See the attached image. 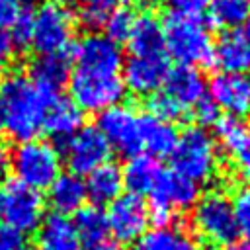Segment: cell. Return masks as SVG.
I'll list each match as a JSON object with an SVG mask.
<instances>
[{
	"mask_svg": "<svg viewBox=\"0 0 250 250\" xmlns=\"http://www.w3.org/2000/svg\"><path fill=\"white\" fill-rule=\"evenodd\" d=\"M61 152L49 141H21L10 152V168L18 182L35 191L49 189L61 174Z\"/></svg>",
	"mask_w": 250,
	"mask_h": 250,
	"instance_id": "cell-5",
	"label": "cell"
},
{
	"mask_svg": "<svg viewBox=\"0 0 250 250\" xmlns=\"http://www.w3.org/2000/svg\"><path fill=\"white\" fill-rule=\"evenodd\" d=\"M150 207H160L170 213H178L184 209H189L199 199V188L197 184L186 180L184 176L162 170L160 178L156 180L154 188L150 189Z\"/></svg>",
	"mask_w": 250,
	"mask_h": 250,
	"instance_id": "cell-13",
	"label": "cell"
},
{
	"mask_svg": "<svg viewBox=\"0 0 250 250\" xmlns=\"http://www.w3.org/2000/svg\"><path fill=\"white\" fill-rule=\"evenodd\" d=\"M35 250H82L72 219L66 215H47L37 227Z\"/></svg>",
	"mask_w": 250,
	"mask_h": 250,
	"instance_id": "cell-18",
	"label": "cell"
},
{
	"mask_svg": "<svg viewBox=\"0 0 250 250\" xmlns=\"http://www.w3.org/2000/svg\"><path fill=\"white\" fill-rule=\"evenodd\" d=\"M84 186H86V195L92 199L96 207L109 205L123 191L121 168L113 162H105L88 174V180L84 182Z\"/></svg>",
	"mask_w": 250,
	"mask_h": 250,
	"instance_id": "cell-22",
	"label": "cell"
},
{
	"mask_svg": "<svg viewBox=\"0 0 250 250\" xmlns=\"http://www.w3.org/2000/svg\"><path fill=\"white\" fill-rule=\"evenodd\" d=\"M207 12L215 27L236 31L250 20V0H209Z\"/></svg>",
	"mask_w": 250,
	"mask_h": 250,
	"instance_id": "cell-26",
	"label": "cell"
},
{
	"mask_svg": "<svg viewBox=\"0 0 250 250\" xmlns=\"http://www.w3.org/2000/svg\"><path fill=\"white\" fill-rule=\"evenodd\" d=\"M105 221L115 242H135L148 227V207L143 197L133 193H121L107 205Z\"/></svg>",
	"mask_w": 250,
	"mask_h": 250,
	"instance_id": "cell-11",
	"label": "cell"
},
{
	"mask_svg": "<svg viewBox=\"0 0 250 250\" xmlns=\"http://www.w3.org/2000/svg\"><path fill=\"white\" fill-rule=\"evenodd\" d=\"M20 250H35V248H27V246H21Z\"/></svg>",
	"mask_w": 250,
	"mask_h": 250,
	"instance_id": "cell-46",
	"label": "cell"
},
{
	"mask_svg": "<svg viewBox=\"0 0 250 250\" xmlns=\"http://www.w3.org/2000/svg\"><path fill=\"white\" fill-rule=\"evenodd\" d=\"M174 250H199V248H197V244H195L191 238H188V236H180V240H178V244H176Z\"/></svg>",
	"mask_w": 250,
	"mask_h": 250,
	"instance_id": "cell-40",
	"label": "cell"
},
{
	"mask_svg": "<svg viewBox=\"0 0 250 250\" xmlns=\"http://www.w3.org/2000/svg\"><path fill=\"white\" fill-rule=\"evenodd\" d=\"M244 131H246V125H244L238 117H232V115L219 117V121L215 123V133H217L219 145H221L229 154H232V152L236 150L238 143H240L242 137H244Z\"/></svg>",
	"mask_w": 250,
	"mask_h": 250,
	"instance_id": "cell-28",
	"label": "cell"
},
{
	"mask_svg": "<svg viewBox=\"0 0 250 250\" xmlns=\"http://www.w3.org/2000/svg\"><path fill=\"white\" fill-rule=\"evenodd\" d=\"M51 2H53V4H62L64 0H51Z\"/></svg>",
	"mask_w": 250,
	"mask_h": 250,
	"instance_id": "cell-45",
	"label": "cell"
},
{
	"mask_svg": "<svg viewBox=\"0 0 250 250\" xmlns=\"http://www.w3.org/2000/svg\"><path fill=\"white\" fill-rule=\"evenodd\" d=\"M2 203H4V186H0V211H2Z\"/></svg>",
	"mask_w": 250,
	"mask_h": 250,
	"instance_id": "cell-44",
	"label": "cell"
},
{
	"mask_svg": "<svg viewBox=\"0 0 250 250\" xmlns=\"http://www.w3.org/2000/svg\"><path fill=\"white\" fill-rule=\"evenodd\" d=\"M70 76V57L66 53L43 55L31 64L29 78L47 92L59 94V90L68 82Z\"/></svg>",
	"mask_w": 250,
	"mask_h": 250,
	"instance_id": "cell-25",
	"label": "cell"
},
{
	"mask_svg": "<svg viewBox=\"0 0 250 250\" xmlns=\"http://www.w3.org/2000/svg\"><path fill=\"white\" fill-rule=\"evenodd\" d=\"M74 37V18L62 4L47 2L33 12L31 47L43 55L66 53Z\"/></svg>",
	"mask_w": 250,
	"mask_h": 250,
	"instance_id": "cell-7",
	"label": "cell"
},
{
	"mask_svg": "<svg viewBox=\"0 0 250 250\" xmlns=\"http://www.w3.org/2000/svg\"><path fill=\"white\" fill-rule=\"evenodd\" d=\"M31 23H33V12L23 10L20 14V18L16 20V23L8 29L18 45V49H25L31 45Z\"/></svg>",
	"mask_w": 250,
	"mask_h": 250,
	"instance_id": "cell-32",
	"label": "cell"
},
{
	"mask_svg": "<svg viewBox=\"0 0 250 250\" xmlns=\"http://www.w3.org/2000/svg\"><path fill=\"white\" fill-rule=\"evenodd\" d=\"M137 6H141V8H150V6H154L158 0H133Z\"/></svg>",
	"mask_w": 250,
	"mask_h": 250,
	"instance_id": "cell-42",
	"label": "cell"
},
{
	"mask_svg": "<svg viewBox=\"0 0 250 250\" xmlns=\"http://www.w3.org/2000/svg\"><path fill=\"white\" fill-rule=\"evenodd\" d=\"M162 86V92L172 102H176L186 113L191 111V107L201 98H205V78L193 66L178 64L176 68H170Z\"/></svg>",
	"mask_w": 250,
	"mask_h": 250,
	"instance_id": "cell-16",
	"label": "cell"
},
{
	"mask_svg": "<svg viewBox=\"0 0 250 250\" xmlns=\"http://www.w3.org/2000/svg\"><path fill=\"white\" fill-rule=\"evenodd\" d=\"M96 129L104 135L109 148H115L123 156H135L141 152L139 139V113L129 105H113L100 113Z\"/></svg>",
	"mask_w": 250,
	"mask_h": 250,
	"instance_id": "cell-9",
	"label": "cell"
},
{
	"mask_svg": "<svg viewBox=\"0 0 250 250\" xmlns=\"http://www.w3.org/2000/svg\"><path fill=\"white\" fill-rule=\"evenodd\" d=\"M209 98L217 104L221 111L232 117L246 115L250 111V76L219 72L209 84Z\"/></svg>",
	"mask_w": 250,
	"mask_h": 250,
	"instance_id": "cell-14",
	"label": "cell"
},
{
	"mask_svg": "<svg viewBox=\"0 0 250 250\" xmlns=\"http://www.w3.org/2000/svg\"><path fill=\"white\" fill-rule=\"evenodd\" d=\"M164 27V49L182 66H203L213 62V39L197 16L170 14Z\"/></svg>",
	"mask_w": 250,
	"mask_h": 250,
	"instance_id": "cell-3",
	"label": "cell"
},
{
	"mask_svg": "<svg viewBox=\"0 0 250 250\" xmlns=\"http://www.w3.org/2000/svg\"><path fill=\"white\" fill-rule=\"evenodd\" d=\"M111 148L96 125L80 127L72 137L64 141V158L72 174H90L98 166L109 162Z\"/></svg>",
	"mask_w": 250,
	"mask_h": 250,
	"instance_id": "cell-10",
	"label": "cell"
},
{
	"mask_svg": "<svg viewBox=\"0 0 250 250\" xmlns=\"http://www.w3.org/2000/svg\"><path fill=\"white\" fill-rule=\"evenodd\" d=\"M23 12L20 0H0V29H10Z\"/></svg>",
	"mask_w": 250,
	"mask_h": 250,
	"instance_id": "cell-36",
	"label": "cell"
},
{
	"mask_svg": "<svg viewBox=\"0 0 250 250\" xmlns=\"http://www.w3.org/2000/svg\"><path fill=\"white\" fill-rule=\"evenodd\" d=\"M80 127H82V111L76 107V104L72 100L57 94L47 107L43 131H47L51 137L61 139L64 143Z\"/></svg>",
	"mask_w": 250,
	"mask_h": 250,
	"instance_id": "cell-21",
	"label": "cell"
},
{
	"mask_svg": "<svg viewBox=\"0 0 250 250\" xmlns=\"http://www.w3.org/2000/svg\"><path fill=\"white\" fill-rule=\"evenodd\" d=\"M213 62L221 72L246 74L250 70V43L242 31H227L213 45Z\"/></svg>",
	"mask_w": 250,
	"mask_h": 250,
	"instance_id": "cell-19",
	"label": "cell"
},
{
	"mask_svg": "<svg viewBox=\"0 0 250 250\" xmlns=\"http://www.w3.org/2000/svg\"><path fill=\"white\" fill-rule=\"evenodd\" d=\"M242 35H244L246 41L250 43V21H246V25H244V29H242Z\"/></svg>",
	"mask_w": 250,
	"mask_h": 250,
	"instance_id": "cell-43",
	"label": "cell"
},
{
	"mask_svg": "<svg viewBox=\"0 0 250 250\" xmlns=\"http://www.w3.org/2000/svg\"><path fill=\"white\" fill-rule=\"evenodd\" d=\"M18 45L12 37V33L8 29H0V70L10 66V62L16 59L18 55Z\"/></svg>",
	"mask_w": 250,
	"mask_h": 250,
	"instance_id": "cell-37",
	"label": "cell"
},
{
	"mask_svg": "<svg viewBox=\"0 0 250 250\" xmlns=\"http://www.w3.org/2000/svg\"><path fill=\"white\" fill-rule=\"evenodd\" d=\"M21 234L16 232L14 229L10 227H0V250H20L23 244H21Z\"/></svg>",
	"mask_w": 250,
	"mask_h": 250,
	"instance_id": "cell-38",
	"label": "cell"
},
{
	"mask_svg": "<svg viewBox=\"0 0 250 250\" xmlns=\"http://www.w3.org/2000/svg\"><path fill=\"white\" fill-rule=\"evenodd\" d=\"M119 8L121 0H74V14L78 21L92 31L105 27Z\"/></svg>",
	"mask_w": 250,
	"mask_h": 250,
	"instance_id": "cell-27",
	"label": "cell"
},
{
	"mask_svg": "<svg viewBox=\"0 0 250 250\" xmlns=\"http://www.w3.org/2000/svg\"><path fill=\"white\" fill-rule=\"evenodd\" d=\"M139 139H141V148L148 150V156L162 158L172 154L178 143V131L174 123L145 113L139 115Z\"/></svg>",
	"mask_w": 250,
	"mask_h": 250,
	"instance_id": "cell-17",
	"label": "cell"
},
{
	"mask_svg": "<svg viewBox=\"0 0 250 250\" xmlns=\"http://www.w3.org/2000/svg\"><path fill=\"white\" fill-rule=\"evenodd\" d=\"M72 223L82 250H119V244L109 232L105 213L100 207L88 205L78 209Z\"/></svg>",
	"mask_w": 250,
	"mask_h": 250,
	"instance_id": "cell-15",
	"label": "cell"
},
{
	"mask_svg": "<svg viewBox=\"0 0 250 250\" xmlns=\"http://www.w3.org/2000/svg\"><path fill=\"white\" fill-rule=\"evenodd\" d=\"M164 6L172 10V14H182V16H197L207 8L209 0H158Z\"/></svg>",
	"mask_w": 250,
	"mask_h": 250,
	"instance_id": "cell-34",
	"label": "cell"
},
{
	"mask_svg": "<svg viewBox=\"0 0 250 250\" xmlns=\"http://www.w3.org/2000/svg\"><path fill=\"white\" fill-rule=\"evenodd\" d=\"M232 156H234V162H236V168L240 170V174L250 178V127H246L244 137L238 143Z\"/></svg>",
	"mask_w": 250,
	"mask_h": 250,
	"instance_id": "cell-35",
	"label": "cell"
},
{
	"mask_svg": "<svg viewBox=\"0 0 250 250\" xmlns=\"http://www.w3.org/2000/svg\"><path fill=\"white\" fill-rule=\"evenodd\" d=\"M10 168V150L0 143V178L8 172Z\"/></svg>",
	"mask_w": 250,
	"mask_h": 250,
	"instance_id": "cell-39",
	"label": "cell"
},
{
	"mask_svg": "<svg viewBox=\"0 0 250 250\" xmlns=\"http://www.w3.org/2000/svg\"><path fill=\"white\" fill-rule=\"evenodd\" d=\"M20 2H21V0H20ZM27 2H29V0H27Z\"/></svg>",
	"mask_w": 250,
	"mask_h": 250,
	"instance_id": "cell-47",
	"label": "cell"
},
{
	"mask_svg": "<svg viewBox=\"0 0 250 250\" xmlns=\"http://www.w3.org/2000/svg\"><path fill=\"white\" fill-rule=\"evenodd\" d=\"M74 68L68 76L72 102L80 111L102 113L125 96L123 53L107 35L90 33L74 49Z\"/></svg>",
	"mask_w": 250,
	"mask_h": 250,
	"instance_id": "cell-1",
	"label": "cell"
},
{
	"mask_svg": "<svg viewBox=\"0 0 250 250\" xmlns=\"http://www.w3.org/2000/svg\"><path fill=\"white\" fill-rule=\"evenodd\" d=\"M191 113L195 115L197 123H199L203 129L209 127V125H215V123L219 121V117H221V109L217 107V104H215L209 96L201 98V100L191 107Z\"/></svg>",
	"mask_w": 250,
	"mask_h": 250,
	"instance_id": "cell-33",
	"label": "cell"
},
{
	"mask_svg": "<svg viewBox=\"0 0 250 250\" xmlns=\"http://www.w3.org/2000/svg\"><path fill=\"white\" fill-rule=\"evenodd\" d=\"M0 217L6 221V227L14 229L21 236L25 232H33L45 217L43 197L39 195V191L29 189L20 182H12L4 188Z\"/></svg>",
	"mask_w": 250,
	"mask_h": 250,
	"instance_id": "cell-8",
	"label": "cell"
},
{
	"mask_svg": "<svg viewBox=\"0 0 250 250\" xmlns=\"http://www.w3.org/2000/svg\"><path fill=\"white\" fill-rule=\"evenodd\" d=\"M170 156L174 172L193 184L209 182L219 170L217 143L203 127H188L178 135V143Z\"/></svg>",
	"mask_w": 250,
	"mask_h": 250,
	"instance_id": "cell-4",
	"label": "cell"
},
{
	"mask_svg": "<svg viewBox=\"0 0 250 250\" xmlns=\"http://www.w3.org/2000/svg\"><path fill=\"white\" fill-rule=\"evenodd\" d=\"M232 203V215L238 234H242L250 242V188H242L234 193L230 199Z\"/></svg>",
	"mask_w": 250,
	"mask_h": 250,
	"instance_id": "cell-30",
	"label": "cell"
},
{
	"mask_svg": "<svg viewBox=\"0 0 250 250\" xmlns=\"http://www.w3.org/2000/svg\"><path fill=\"white\" fill-rule=\"evenodd\" d=\"M191 223L195 232L213 246H229L238 236L232 203L221 191H209L195 201Z\"/></svg>",
	"mask_w": 250,
	"mask_h": 250,
	"instance_id": "cell-6",
	"label": "cell"
},
{
	"mask_svg": "<svg viewBox=\"0 0 250 250\" xmlns=\"http://www.w3.org/2000/svg\"><path fill=\"white\" fill-rule=\"evenodd\" d=\"M180 236V232L170 229H154L150 232H145L139 240H135L131 250H174Z\"/></svg>",
	"mask_w": 250,
	"mask_h": 250,
	"instance_id": "cell-29",
	"label": "cell"
},
{
	"mask_svg": "<svg viewBox=\"0 0 250 250\" xmlns=\"http://www.w3.org/2000/svg\"><path fill=\"white\" fill-rule=\"evenodd\" d=\"M86 199V186L82 178L72 172H61L57 180L49 186V203L59 215L76 213L84 207Z\"/></svg>",
	"mask_w": 250,
	"mask_h": 250,
	"instance_id": "cell-23",
	"label": "cell"
},
{
	"mask_svg": "<svg viewBox=\"0 0 250 250\" xmlns=\"http://www.w3.org/2000/svg\"><path fill=\"white\" fill-rule=\"evenodd\" d=\"M55 96L27 74L6 76L0 84V127L20 143L35 139L43 131L45 113Z\"/></svg>",
	"mask_w": 250,
	"mask_h": 250,
	"instance_id": "cell-2",
	"label": "cell"
},
{
	"mask_svg": "<svg viewBox=\"0 0 250 250\" xmlns=\"http://www.w3.org/2000/svg\"><path fill=\"white\" fill-rule=\"evenodd\" d=\"M121 174H123V188H127L129 193L141 197L143 193H150V189L154 188L156 180L162 174V168L156 158L148 154H135L127 160Z\"/></svg>",
	"mask_w": 250,
	"mask_h": 250,
	"instance_id": "cell-24",
	"label": "cell"
},
{
	"mask_svg": "<svg viewBox=\"0 0 250 250\" xmlns=\"http://www.w3.org/2000/svg\"><path fill=\"white\" fill-rule=\"evenodd\" d=\"M133 21H135V14H133L129 8L121 6V8L109 18V21L105 23V35H107L111 41H115V43L127 41V37H129V33H131V27H133Z\"/></svg>",
	"mask_w": 250,
	"mask_h": 250,
	"instance_id": "cell-31",
	"label": "cell"
},
{
	"mask_svg": "<svg viewBox=\"0 0 250 250\" xmlns=\"http://www.w3.org/2000/svg\"><path fill=\"white\" fill-rule=\"evenodd\" d=\"M131 55L148 57V55H166L164 49V27L160 20L152 14L135 16L131 33L127 37Z\"/></svg>",
	"mask_w": 250,
	"mask_h": 250,
	"instance_id": "cell-20",
	"label": "cell"
},
{
	"mask_svg": "<svg viewBox=\"0 0 250 250\" xmlns=\"http://www.w3.org/2000/svg\"><path fill=\"white\" fill-rule=\"evenodd\" d=\"M221 250H250V242H232L229 246H223Z\"/></svg>",
	"mask_w": 250,
	"mask_h": 250,
	"instance_id": "cell-41",
	"label": "cell"
},
{
	"mask_svg": "<svg viewBox=\"0 0 250 250\" xmlns=\"http://www.w3.org/2000/svg\"><path fill=\"white\" fill-rule=\"evenodd\" d=\"M168 70H170V62L166 55H148V57L131 55L127 61H123L121 76L125 90L137 96H152L164 84Z\"/></svg>",
	"mask_w": 250,
	"mask_h": 250,
	"instance_id": "cell-12",
	"label": "cell"
}]
</instances>
